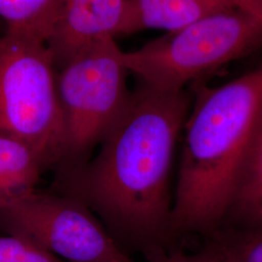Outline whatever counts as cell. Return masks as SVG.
Segmentation results:
<instances>
[{
	"mask_svg": "<svg viewBox=\"0 0 262 262\" xmlns=\"http://www.w3.org/2000/svg\"><path fill=\"white\" fill-rule=\"evenodd\" d=\"M123 50L116 38L84 48L59 67L56 89L66 135V157L101 143L128 103Z\"/></svg>",
	"mask_w": 262,
	"mask_h": 262,
	"instance_id": "obj_5",
	"label": "cell"
},
{
	"mask_svg": "<svg viewBox=\"0 0 262 262\" xmlns=\"http://www.w3.org/2000/svg\"><path fill=\"white\" fill-rule=\"evenodd\" d=\"M0 228L66 262H132L78 197L35 187L0 195Z\"/></svg>",
	"mask_w": 262,
	"mask_h": 262,
	"instance_id": "obj_6",
	"label": "cell"
},
{
	"mask_svg": "<svg viewBox=\"0 0 262 262\" xmlns=\"http://www.w3.org/2000/svg\"><path fill=\"white\" fill-rule=\"evenodd\" d=\"M56 69L47 42L8 30L0 36V135L28 145L44 165L66 157Z\"/></svg>",
	"mask_w": 262,
	"mask_h": 262,
	"instance_id": "obj_4",
	"label": "cell"
},
{
	"mask_svg": "<svg viewBox=\"0 0 262 262\" xmlns=\"http://www.w3.org/2000/svg\"><path fill=\"white\" fill-rule=\"evenodd\" d=\"M200 251L215 262H262V226L221 225L202 236Z\"/></svg>",
	"mask_w": 262,
	"mask_h": 262,
	"instance_id": "obj_10",
	"label": "cell"
},
{
	"mask_svg": "<svg viewBox=\"0 0 262 262\" xmlns=\"http://www.w3.org/2000/svg\"><path fill=\"white\" fill-rule=\"evenodd\" d=\"M60 0H0V19L6 30L48 42Z\"/></svg>",
	"mask_w": 262,
	"mask_h": 262,
	"instance_id": "obj_12",
	"label": "cell"
},
{
	"mask_svg": "<svg viewBox=\"0 0 262 262\" xmlns=\"http://www.w3.org/2000/svg\"><path fill=\"white\" fill-rule=\"evenodd\" d=\"M191 100L186 90L140 83L95 159L75 180L73 196L97 213L116 243L147 257L167 252L175 239L171 173Z\"/></svg>",
	"mask_w": 262,
	"mask_h": 262,
	"instance_id": "obj_1",
	"label": "cell"
},
{
	"mask_svg": "<svg viewBox=\"0 0 262 262\" xmlns=\"http://www.w3.org/2000/svg\"><path fill=\"white\" fill-rule=\"evenodd\" d=\"M262 47V17L229 10L122 53L128 73L163 91L187 84Z\"/></svg>",
	"mask_w": 262,
	"mask_h": 262,
	"instance_id": "obj_3",
	"label": "cell"
},
{
	"mask_svg": "<svg viewBox=\"0 0 262 262\" xmlns=\"http://www.w3.org/2000/svg\"><path fill=\"white\" fill-rule=\"evenodd\" d=\"M257 2V4L259 5V7L262 9V0H255Z\"/></svg>",
	"mask_w": 262,
	"mask_h": 262,
	"instance_id": "obj_15",
	"label": "cell"
},
{
	"mask_svg": "<svg viewBox=\"0 0 262 262\" xmlns=\"http://www.w3.org/2000/svg\"><path fill=\"white\" fill-rule=\"evenodd\" d=\"M44 166L28 145L0 135V195L35 187Z\"/></svg>",
	"mask_w": 262,
	"mask_h": 262,
	"instance_id": "obj_11",
	"label": "cell"
},
{
	"mask_svg": "<svg viewBox=\"0 0 262 262\" xmlns=\"http://www.w3.org/2000/svg\"><path fill=\"white\" fill-rule=\"evenodd\" d=\"M262 104V64L216 86L194 85L173 195L174 238L224 223Z\"/></svg>",
	"mask_w": 262,
	"mask_h": 262,
	"instance_id": "obj_2",
	"label": "cell"
},
{
	"mask_svg": "<svg viewBox=\"0 0 262 262\" xmlns=\"http://www.w3.org/2000/svg\"><path fill=\"white\" fill-rule=\"evenodd\" d=\"M0 262H66L53 253L13 235L0 236Z\"/></svg>",
	"mask_w": 262,
	"mask_h": 262,
	"instance_id": "obj_13",
	"label": "cell"
},
{
	"mask_svg": "<svg viewBox=\"0 0 262 262\" xmlns=\"http://www.w3.org/2000/svg\"><path fill=\"white\" fill-rule=\"evenodd\" d=\"M222 225L262 226V104Z\"/></svg>",
	"mask_w": 262,
	"mask_h": 262,
	"instance_id": "obj_9",
	"label": "cell"
},
{
	"mask_svg": "<svg viewBox=\"0 0 262 262\" xmlns=\"http://www.w3.org/2000/svg\"><path fill=\"white\" fill-rule=\"evenodd\" d=\"M127 0H60L48 40L56 69L84 48L121 35Z\"/></svg>",
	"mask_w": 262,
	"mask_h": 262,
	"instance_id": "obj_7",
	"label": "cell"
},
{
	"mask_svg": "<svg viewBox=\"0 0 262 262\" xmlns=\"http://www.w3.org/2000/svg\"><path fill=\"white\" fill-rule=\"evenodd\" d=\"M143 262H215L205 254L197 251L195 253H187L181 251H167L154 254L147 257Z\"/></svg>",
	"mask_w": 262,
	"mask_h": 262,
	"instance_id": "obj_14",
	"label": "cell"
},
{
	"mask_svg": "<svg viewBox=\"0 0 262 262\" xmlns=\"http://www.w3.org/2000/svg\"><path fill=\"white\" fill-rule=\"evenodd\" d=\"M229 10H245L262 17L255 0H127L121 35L149 29L173 32Z\"/></svg>",
	"mask_w": 262,
	"mask_h": 262,
	"instance_id": "obj_8",
	"label": "cell"
}]
</instances>
